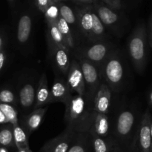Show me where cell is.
<instances>
[{
	"label": "cell",
	"mask_w": 152,
	"mask_h": 152,
	"mask_svg": "<svg viewBox=\"0 0 152 152\" xmlns=\"http://www.w3.org/2000/svg\"><path fill=\"white\" fill-rule=\"evenodd\" d=\"M94 97L87 93L83 96L71 94L65 104L67 127L77 133H88L97 114L94 109Z\"/></svg>",
	"instance_id": "1"
},
{
	"label": "cell",
	"mask_w": 152,
	"mask_h": 152,
	"mask_svg": "<svg viewBox=\"0 0 152 152\" xmlns=\"http://www.w3.org/2000/svg\"><path fill=\"white\" fill-rule=\"evenodd\" d=\"M147 30L143 23L136 27L128 42V50L134 67L138 73H142L147 64Z\"/></svg>",
	"instance_id": "2"
},
{
	"label": "cell",
	"mask_w": 152,
	"mask_h": 152,
	"mask_svg": "<svg viewBox=\"0 0 152 152\" xmlns=\"http://www.w3.org/2000/svg\"><path fill=\"white\" fill-rule=\"evenodd\" d=\"M77 24L85 36L94 42H100L105 38V26L99 19L92 5H86L78 9Z\"/></svg>",
	"instance_id": "3"
},
{
	"label": "cell",
	"mask_w": 152,
	"mask_h": 152,
	"mask_svg": "<svg viewBox=\"0 0 152 152\" xmlns=\"http://www.w3.org/2000/svg\"><path fill=\"white\" fill-rule=\"evenodd\" d=\"M135 115L130 110L122 111L118 114L115 125L114 139L126 152H130L132 146V134L135 125Z\"/></svg>",
	"instance_id": "4"
},
{
	"label": "cell",
	"mask_w": 152,
	"mask_h": 152,
	"mask_svg": "<svg viewBox=\"0 0 152 152\" xmlns=\"http://www.w3.org/2000/svg\"><path fill=\"white\" fill-rule=\"evenodd\" d=\"M102 75L110 89L117 91L122 86L125 70L123 62L117 53H111L102 63Z\"/></svg>",
	"instance_id": "5"
},
{
	"label": "cell",
	"mask_w": 152,
	"mask_h": 152,
	"mask_svg": "<svg viewBox=\"0 0 152 152\" xmlns=\"http://www.w3.org/2000/svg\"><path fill=\"white\" fill-rule=\"evenodd\" d=\"M152 121L149 111H147L142 116L137 133L134 140L131 152H151V138L150 126Z\"/></svg>",
	"instance_id": "6"
},
{
	"label": "cell",
	"mask_w": 152,
	"mask_h": 152,
	"mask_svg": "<svg viewBox=\"0 0 152 152\" xmlns=\"http://www.w3.org/2000/svg\"><path fill=\"white\" fill-rule=\"evenodd\" d=\"M79 64L81 68L86 85V93L94 97L98 88L100 85L99 72L97 66L90 61L78 56Z\"/></svg>",
	"instance_id": "7"
},
{
	"label": "cell",
	"mask_w": 152,
	"mask_h": 152,
	"mask_svg": "<svg viewBox=\"0 0 152 152\" xmlns=\"http://www.w3.org/2000/svg\"><path fill=\"white\" fill-rule=\"evenodd\" d=\"M111 45L105 42H95L93 45L80 50L78 56L90 61L98 67L102 65L111 53Z\"/></svg>",
	"instance_id": "8"
},
{
	"label": "cell",
	"mask_w": 152,
	"mask_h": 152,
	"mask_svg": "<svg viewBox=\"0 0 152 152\" xmlns=\"http://www.w3.org/2000/svg\"><path fill=\"white\" fill-rule=\"evenodd\" d=\"M77 132L70 128L66 129L56 137L48 141L39 152H67L71 147Z\"/></svg>",
	"instance_id": "9"
},
{
	"label": "cell",
	"mask_w": 152,
	"mask_h": 152,
	"mask_svg": "<svg viewBox=\"0 0 152 152\" xmlns=\"http://www.w3.org/2000/svg\"><path fill=\"white\" fill-rule=\"evenodd\" d=\"M66 82L72 94L83 96L86 94V85L81 68L76 59H71L67 72Z\"/></svg>",
	"instance_id": "10"
},
{
	"label": "cell",
	"mask_w": 152,
	"mask_h": 152,
	"mask_svg": "<svg viewBox=\"0 0 152 152\" xmlns=\"http://www.w3.org/2000/svg\"><path fill=\"white\" fill-rule=\"evenodd\" d=\"M111 89L105 83H101L95 94L94 104L96 113L107 114L111 106Z\"/></svg>",
	"instance_id": "11"
},
{
	"label": "cell",
	"mask_w": 152,
	"mask_h": 152,
	"mask_svg": "<svg viewBox=\"0 0 152 152\" xmlns=\"http://www.w3.org/2000/svg\"><path fill=\"white\" fill-rule=\"evenodd\" d=\"M71 94L66 80L62 78H56L50 89V103L62 102L65 104Z\"/></svg>",
	"instance_id": "12"
},
{
	"label": "cell",
	"mask_w": 152,
	"mask_h": 152,
	"mask_svg": "<svg viewBox=\"0 0 152 152\" xmlns=\"http://www.w3.org/2000/svg\"><path fill=\"white\" fill-rule=\"evenodd\" d=\"M91 137V145L94 152H126L114 137Z\"/></svg>",
	"instance_id": "13"
},
{
	"label": "cell",
	"mask_w": 152,
	"mask_h": 152,
	"mask_svg": "<svg viewBox=\"0 0 152 152\" xmlns=\"http://www.w3.org/2000/svg\"><path fill=\"white\" fill-rule=\"evenodd\" d=\"M92 6L95 13H96L104 26L111 28L116 26L118 24L120 17L115 10L109 8L105 4H100L98 1L92 4Z\"/></svg>",
	"instance_id": "14"
},
{
	"label": "cell",
	"mask_w": 152,
	"mask_h": 152,
	"mask_svg": "<svg viewBox=\"0 0 152 152\" xmlns=\"http://www.w3.org/2000/svg\"><path fill=\"white\" fill-rule=\"evenodd\" d=\"M36 99V88L31 83L22 85L19 89V101L21 108L25 111L31 109L34 107Z\"/></svg>",
	"instance_id": "15"
},
{
	"label": "cell",
	"mask_w": 152,
	"mask_h": 152,
	"mask_svg": "<svg viewBox=\"0 0 152 152\" xmlns=\"http://www.w3.org/2000/svg\"><path fill=\"white\" fill-rule=\"evenodd\" d=\"M48 103H50V88L48 85L47 76L45 74H42L36 88L34 109L42 108Z\"/></svg>",
	"instance_id": "16"
},
{
	"label": "cell",
	"mask_w": 152,
	"mask_h": 152,
	"mask_svg": "<svg viewBox=\"0 0 152 152\" xmlns=\"http://www.w3.org/2000/svg\"><path fill=\"white\" fill-rule=\"evenodd\" d=\"M48 110V107H42V108H36L34 111L28 114L25 120V129L27 134H30L32 132H35L40 125L42 123L43 118Z\"/></svg>",
	"instance_id": "17"
},
{
	"label": "cell",
	"mask_w": 152,
	"mask_h": 152,
	"mask_svg": "<svg viewBox=\"0 0 152 152\" xmlns=\"http://www.w3.org/2000/svg\"><path fill=\"white\" fill-rule=\"evenodd\" d=\"M55 64L63 74H67L71 59H70L69 50L65 48L55 47L50 48Z\"/></svg>",
	"instance_id": "18"
},
{
	"label": "cell",
	"mask_w": 152,
	"mask_h": 152,
	"mask_svg": "<svg viewBox=\"0 0 152 152\" xmlns=\"http://www.w3.org/2000/svg\"><path fill=\"white\" fill-rule=\"evenodd\" d=\"M92 136L107 137L109 134V122L107 114L97 113L94 123L88 132Z\"/></svg>",
	"instance_id": "19"
},
{
	"label": "cell",
	"mask_w": 152,
	"mask_h": 152,
	"mask_svg": "<svg viewBox=\"0 0 152 152\" xmlns=\"http://www.w3.org/2000/svg\"><path fill=\"white\" fill-rule=\"evenodd\" d=\"M32 29V19L29 14L22 15L19 19L17 26V40L21 44H25L28 41Z\"/></svg>",
	"instance_id": "20"
},
{
	"label": "cell",
	"mask_w": 152,
	"mask_h": 152,
	"mask_svg": "<svg viewBox=\"0 0 152 152\" xmlns=\"http://www.w3.org/2000/svg\"><path fill=\"white\" fill-rule=\"evenodd\" d=\"M91 145V137L89 133H77L71 147L67 152H89Z\"/></svg>",
	"instance_id": "21"
},
{
	"label": "cell",
	"mask_w": 152,
	"mask_h": 152,
	"mask_svg": "<svg viewBox=\"0 0 152 152\" xmlns=\"http://www.w3.org/2000/svg\"><path fill=\"white\" fill-rule=\"evenodd\" d=\"M48 25V38L50 48L55 47H62L68 49L65 44L63 37L59 32L56 24L53 22H46Z\"/></svg>",
	"instance_id": "22"
},
{
	"label": "cell",
	"mask_w": 152,
	"mask_h": 152,
	"mask_svg": "<svg viewBox=\"0 0 152 152\" xmlns=\"http://www.w3.org/2000/svg\"><path fill=\"white\" fill-rule=\"evenodd\" d=\"M55 24H56V27L59 29V32L61 33V34L63 37L68 50L74 48L75 44H74V38H73L72 32H71L70 25L60 16H59Z\"/></svg>",
	"instance_id": "23"
},
{
	"label": "cell",
	"mask_w": 152,
	"mask_h": 152,
	"mask_svg": "<svg viewBox=\"0 0 152 152\" xmlns=\"http://www.w3.org/2000/svg\"><path fill=\"white\" fill-rule=\"evenodd\" d=\"M13 127V138H14L15 145L18 150L26 149L29 148L28 144V134L22 128H21L19 125L14 126Z\"/></svg>",
	"instance_id": "24"
},
{
	"label": "cell",
	"mask_w": 152,
	"mask_h": 152,
	"mask_svg": "<svg viewBox=\"0 0 152 152\" xmlns=\"http://www.w3.org/2000/svg\"><path fill=\"white\" fill-rule=\"evenodd\" d=\"M58 8H59V15L61 17L71 26V25H75L77 22V15L74 13L72 9L68 6L67 4L61 2L57 4Z\"/></svg>",
	"instance_id": "25"
},
{
	"label": "cell",
	"mask_w": 152,
	"mask_h": 152,
	"mask_svg": "<svg viewBox=\"0 0 152 152\" xmlns=\"http://www.w3.org/2000/svg\"><path fill=\"white\" fill-rule=\"evenodd\" d=\"M0 145L4 147H13L15 145L12 125L11 126H5L0 129Z\"/></svg>",
	"instance_id": "26"
},
{
	"label": "cell",
	"mask_w": 152,
	"mask_h": 152,
	"mask_svg": "<svg viewBox=\"0 0 152 152\" xmlns=\"http://www.w3.org/2000/svg\"><path fill=\"white\" fill-rule=\"evenodd\" d=\"M0 110L7 118L9 123L13 126L19 125L18 123V114L14 108L10 104L0 103Z\"/></svg>",
	"instance_id": "27"
},
{
	"label": "cell",
	"mask_w": 152,
	"mask_h": 152,
	"mask_svg": "<svg viewBox=\"0 0 152 152\" xmlns=\"http://www.w3.org/2000/svg\"><path fill=\"white\" fill-rule=\"evenodd\" d=\"M45 16L46 22H53L55 23L57 19L59 18V8L56 4H53L50 7H48L47 10L44 13Z\"/></svg>",
	"instance_id": "28"
},
{
	"label": "cell",
	"mask_w": 152,
	"mask_h": 152,
	"mask_svg": "<svg viewBox=\"0 0 152 152\" xmlns=\"http://www.w3.org/2000/svg\"><path fill=\"white\" fill-rule=\"evenodd\" d=\"M0 102L1 103L12 104L16 102L15 94L8 89H4L0 91Z\"/></svg>",
	"instance_id": "29"
},
{
	"label": "cell",
	"mask_w": 152,
	"mask_h": 152,
	"mask_svg": "<svg viewBox=\"0 0 152 152\" xmlns=\"http://www.w3.org/2000/svg\"><path fill=\"white\" fill-rule=\"evenodd\" d=\"M34 1L39 10L42 13H45L48 7L54 4L52 0H34Z\"/></svg>",
	"instance_id": "30"
},
{
	"label": "cell",
	"mask_w": 152,
	"mask_h": 152,
	"mask_svg": "<svg viewBox=\"0 0 152 152\" xmlns=\"http://www.w3.org/2000/svg\"><path fill=\"white\" fill-rule=\"evenodd\" d=\"M104 4L114 10H120L122 7L121 0H101Z\"/></svg>",
	"instance_id": "31"
},
{
	"label": "cell",
	"mask_w": 152,
	"mask_h": 152,
	"mask_svg": "<svg viewBox=\"0 0 152 152\" xmlns=\"http://www.w3.org/2000/svg\"><path fill=\"white\" fill-rule=\"evenodd\" d=\"M74 2L80 4H85V5H92L97 2V0H73Z\"/></svg>",
	"instance_id": "32"
},
{
	"label": "cell",
	"mask_w": 152,
	"mask_h": 152,
	"mask_svg": "<svg viewBox=\"0 0 152 152\" xmlns=\"http://www.w3.org/2000/svg\"><path fill=\"white\" fill-rule=\"evenodd\" d=\"M148 43L150 47L152 48V14L149 19V25H148Z\"/></svg>",
	"instance_id": "33"
},
{
	"label": "cell",
	"mask_w": 152,
	"mask_h": 152,
	"mask_svg": "<svg viewBox=\"0 0 152 152\" xmlns=\"http://www.w3.org/2000/svg\"><path fill=\"white\" fill-rule=\"evenodd\" d=\"M5 59H6V56L4 52L2 50H0V71L2 69L3 66L4 65V62H5Z\"/></svg>",
	"instance_id": "34"
},
{
	"label": "cell",
	"mask_w": 152,
	"mask_h": 152,
	"mask_svg": "<svg viewBox=\"0 0 152 152\" xmlns=\"http://www.w3.org/2000/svg\"><path fill=\"white\" fill-rule=\"evenodd\" d=\"M4 123H9L7 121V118L5 117V116L4 115L1 111L0 110V124H4Z\"/></svg>",
	"instance_id": "35"
},
{
	"label": "cell",
	"mask_w": 152,
	"mask_h": 152,
	"mask_svg": "<svg viewBox=\"0 0 152 152\" xmlns=\"http://www.w3.org/2000/svg\"><path fill=\"white\" fill-rule=\"evenodd\" d=\"M53 1V2L54 3V4H59V3H61V2H64L65 1H66V0H52Z\"/></svg>",
	"instance_id": "36"
},
{
	"label": "cell",
	"mask_w": 152,
	"mask_h": 152,
	"mask_svg": "<svg viewBox=\"0 0 152 152\" xmlns=\"http://www.w3.org/2000/svg\"><path fill=\"white\" fill-rule=\"evenodd\" d=\"M17 152H33L30 148H26V149H22V150H18Z\"/></svg>",
	"instance_id": "37"
},
{
	"label": "cell",
	"mask_w": 152,
	"mask_h": 152,
	"mask_svg": "<svg viewBox=\"0 0 152 152\" xmlns=\"http://www.w3.org/2000/svg\"><path fill=\"white\" fill-rule=\"evenodd\" d=\"M148 103H149L150 105H152V91L150 94L149 97H148Z\"/></svg>",
	"instance_id": "38"
},
{
	"label": "cell",
	"mask_w": 152,
	"mask_h": 152,
	"mask_svg": "<svg viewBox=\"0 0 152 152\" xmlns=\"http://www.w3.org/2000/svg\"><path fill=\"white\" fill-rule=\"evenodd\" d=\"M150 134H151V152H152V121L151 123V126H150Z\"/></svg>",
	"instance_id": "39"
},
{
	"label": "cell",
	"mask_w": 152,
	"mask_h": 152,
	"mask_svg": "<svg viewBox=\"0 0 152 152\" xmlns=\"http://www.w3.org/2000/svg\"><path fill=\"white\" fill-rule=\"evenodd\" d=\"M0 152H8L7 150V148L3 147V148H0Z\"/></svg>",
	"instance_id": "40"
},
{
	"label": "cell",
	"mask_w": 152,
	"mask_h": 152,
	"mask_svg": "<svg viewBox=\"0 0 152 152\" xmlns=\"http://www.w3.org/2000/svg\"><path fill=\"white\" fill-rule=\"evenodd\" d=\"M3 45V39L1 37H0V50H1V47H2Z\"/></svg>",
	"instance_id": "41"
},
{
	"label": "cell",
	"mask_w": 152,
	"mask_h": 152,
	"mask_svg": "<svg viewBox=\"0 0 152 152\" xmlns=\"http://www.w3.org/2000/svg\"><path fill=\"white\" fill-rule=\"evenodd\" d=\"M9 1H10V2H13V1H14V0H8Z\"/></svg>",
	"instance_id": "42"
},
{
	"label": "cell",
	"mask_w": 152,
	"mask_h": 152,
	"mask_svg": "<svg viewBox=\"0 0 152 152\" xmlns=\"http://www.w3.org/2000/svg\"><path fill=\"white\" fill-rule=\"evenodd\" d=\"M134 1H140V0H134Z\"/></svg>",
	"instance_id": "43"
},
{
	"label": "cell",
	"mask_w": 152,
	"mask_h": 152,
	"mask_svg": "<svg viewBox=\"0 0 152 152\" xmlns=\"http://www.w3.org/2000/svg\"><path fill=\"white\" fill-rule=\"evenodd\" d=\"M0 148H1V147H0Z\"/></svg>",
	"instance_id": "44"
}]
</instances>
